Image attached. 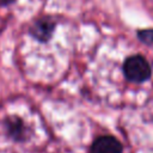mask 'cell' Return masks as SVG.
I'll return each mask as SVG.
<instances>
[{
  "mask_svg": "<svg viewBox=\"0 0 153 153\" xmlns=\"http://www.w3.org/2000/svg\"><path fill=\"white\" fill-rule=\"evenodd\" d=\"M7 126H8V129H10L12 135H14L16 137H22L23 131H24V126H23V122L19 118L10 120Z\"/></svg>",
  "mask_w": 153,
  "mask_h": 153,
  "instance_id": "obj_4",
  "label": "cell"
},
{
  "mask_svg": "<svg viewBox=\"0 0 153 153\" xmlns=\"http://www.w3.org/2000/svg\"><path fill=\"white\" fill-rule=\"evenodd\" d=\"M92 153H122V143L114 136H100L91 147Z\"/></svg>",
  "mask_w": 153,
  "mask_h": 153,
  "instance_id": "obj_2",
  "label": "cell"
},
{
  "mask_svg": "<svg viewBox=\"0 0 153 153\" xmlns=\"http://www.w3.org/2000/svg\"><path fill=\"white\" fill-rule=\"evenodd\" d=\"M123 72L128 80L134 82H143L149 79L152 69L147 60L141 55H133L124 61Z\"/></svg>",
  "mask_w": 153,
  "mask_h": 153,
  "instance_id": "obj_1",
  "label": "cell"
},
{
  "mask_svg": "<svg viewBox=\"0 0 153 153\" xmlns=\"http://www.w3.org/2000/svg\"><path fill=\"white\" fill-rule=\"evenodd\" d=\"M54 27H55L54 22H51L49 18H43V19L37 20L32 25L30 32L36 39H38L41 42H45L51 37Z\"/></svg>",
  "mask_w": 153,
  "mask_h": 153,
  "instance_id": "obj_3",
  "label": "cell"
},
{
  "mask_svg": "<svg viewBox=\"0 0 153 153\" xmlns=\"http://www.w3.org/2000/svg\"><path fill=\"white\" fill-rule=\"evenodd\" d=\"M139 39L145 44H152L153 43V29H145L137 31Z\"/></svg>",
  "mask_w": 153,
  "mask_h": 153,
  "instance_id": "obj_5",
  "label": "cell"
}]
</instances>
